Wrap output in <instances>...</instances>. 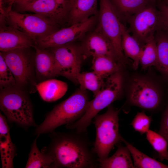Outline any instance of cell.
I'll use <instances>...</instances> for the list:
<instances>
[{
    "mask_svg": "<svg viewBox=\"0 0 168 168\" xmlns=\"http://www.w3.org/2000/svg\"><path fill=\"white\" fill-rule=\"evenodd\" d=\"M49 134L50 142L41 151L52 159L53 168H98V158L87 132L71 129Z\"/></svg>",
    "mask_w": 168,
    "mask_h": 168,
    "instance_id": "cell-1",
    "label": "cell"
},
{
    "mask_svg": "<svg viewBox=\"0 0 168 168\" xmlns=\"http://www.w3.org/2000/svg\"><path fill=\"white\" fill-rule=\"evenodd\" d=\"M124 92L126 101L123 108L135 106L154 113L162 106L168 88L161 77L135 73L125 78Z\"/></svg>",
    "mask_w": 168,
    "mask_h": 168,
    "instance_id": "cell-2",
    "label": "cell"
},
{
    "mask_svg": "<svg viewBox=\"0 0 168 168\" xmlns=\"http://www.w3.org/2000/svg\"><path fill=\"white\" fill-rule=\"evenodd\" d=\"M90 100L86 91L79 88L70 96L55 105L36 127V136L51 133L58 127L72 123L85 113Z\"/></svg>",
    "mask_w": 168,
    "mask_h": 168,
    "instance_id": "cell-3",
    "label": "cell"
},
{
    "mask_svg": "<svg viewBox=\"0 0 168 168\" xmlns=\"http://www.w3.org/2000/svg\"><path fill=\"white\" fill-rule=\"evenodd\" d=\"M125 80L123 71L114 73L105 79L101 89L90 101L84 114L78 120L66 125V128L87 132V128L98 113L122 98L124 92Z\"/></svg>",
    "mask_w": 168,
    "mask_h": 168,
    "instance_id": "cell-4",
    "label": "cell"
},
{
    "mask_svg": "<svg viewBox=\"0 0 168 168\" xmlns=\"http://www.w3.org/2000/svg\"><path fill=\"white\" fill-rule=\"evenodd\" d=\"M28 94L16 87L1 89L0 92V110L7 121L25 129L38 126Z\"/></svg>",
    "mask_w": 168,
    "mask_h": 168,
    "instance_id": "cell-5",
    "label": "cell"
},
{
    "mask_svg": "<svg viewBox=\"0 0 168 168\" xmlns=\"http://www.w3.org/2000/svg\"><path fill=\"white\" fill-rule=\"evenodd\" d=\"M119 111L111 105L105 113L97 114L93 119L96 133L93 149L98 160L108 157L114 146L123 142V138L119 131Z\"/></svg>",
    "mask_w": 168,
    "mask_h": 168,
    "instance_id": "cell-6",
    "label": "cell"
},
{
    "mask_svg": "<svg viewBox=\"0 0 168 168\" xmlns=\"http://www.w3.org/2000/svg\"><path fill=\"white\" fill-rule=\"evenodd\" d=\"M28 49L0 52V54L14 76L16 87L30 94L37 91V83L34 61L27 51Z\"/></svg>",
    "mask_w": 168,
    "mask_h": 168,
    "instance_id": "cell-7",
    "label": "cell"
},
{
    "mask_svg": "<svg viewBox=\"0 0 168 168\" xmlns=\"http://www.w3.org/2000/svg\"><path fill=\"white\" fill-rule=\"evenodd\" d=\"M1 19L9 25L25 34L34 42L59 29V25L39 14L21 13L12 9Z\"/></svg>",
    "mask_w": 168,
    "mask_h": 168,
    "instance_id": "cell-8",
    "label": "cell"
},
{
    "mask_svg": "<svg viewBox=\"0 0 168 168\" xmlns=\"http://www.w3.org/2000/svg\"><path fill=\"white\" fill-rule=\"evenodd\" d=\"M97 26L111 43L118 61L124 68L127 64L121 46V21L110 0H99Z\"/></svg>",
    "mask_w": 168,
    "mask_h": 168,
    "instance_id": "cell-9",
    "label": "cell"
},
{
    "mask_svg": "<svg viewBox=\"0 0 168 168\" xmlns=\"http://www.w3.org/2000/svg\"><path fill=\"white\" fill-rule=\"evenodd\" d=\"M49 49L54 55L57 76H63L78 84L77 77L84 60L80 45L74 42Z\"/></svg>",
    "mask_w": 168,
    "mask_h": 168,
    "instance_id": "cell-10",
    "label": "cell"
},
{
    "mask_svg": "<svg viewBox=\"0 0 168 168\" xmlns=\"http://www.w3.org/2000/svg\"><path fill=\"white\" fill-rule=\"evenodd\" d=\"M97 16H92L84 21L59 29L36 40L34 46L50 49L74 42L83 38L91 30L97 21Z\"/></svg>",
    "mask_w": 168,
    "mask_h": 168,
    "instance_id": "cell-11",
    "label": "cell"
},
{
    "mask_svg": "<svg viewBox=\"0 0 168 168\" xmlns=\"http://www.w3.org/2000/svg\"><path fill=\"white\" fill-rule=\"evenodd\" d=\"M127 21L132 35L143 47L161 28L159 11L152 6L147 5Z\"/></svg>",
    "mask_w": 168,
    "mask_h": 168,
    "instance_id": "cell-12",
    "label": "cell"
},
{
    "mask_svg": "<svg viewBox=\"0 0 168 168\" xmlns=\"http://www.w3.org/2000/svg\"><path fill=\"white\" fill-rule=\"evenodd\" d=\"M70 0H37L16 5L20 11L42 15L59 25L67 22Z\"/></svg>",
    "mask_w": 168,
    "mask_h": 168,
    "instance_id": "cell-13",
    "label": "cell"
},
{
    "mask_svg": "<svg viewBox=\"0 0 168 168\" xmlns=\"http://www.w3.org/2000/svg\"><path fill=\"white\" fill-rule=\"evenodd\" d=\"M87 34L80 44L84 59L91 57L105 56L120 64L111 43L98 26Z\"/></svg>",
    "mask_w": 168,
    "mask_h": 168,
    "instance_id": "cell-14",
    "label": "cell"
},
{
    "mask_svg": "<svg viewBox=\"0 0 168 168\" xmlns=\"http://www.w3.org/2000/svg\"><path fill=\"white\" fill-rule=\"evenodd\" d=\"M34 45V40L22 32L9 25L1 26L0 52L28 49Z\"/></svg>",
    "mask_w": 168,
    "mask_h": 168,
    "instance_id": "cell-15",
    "label": "cell"
},
{
    "mask_svg": "<svg viewBox=\"0 0 168 168\" xmlns=\"http://www.w3.org/2000/svg\"><path fill=\"white\" fill-rule=\"evenodd\" d=\"M7 121L5 116L0 113V153L2 166V168H12L17 149L12 141Z\"/></svg>",
    "mask_w": 168,
    "mask_h": 168,
    "instance_id": "cell-16",
    "label": "cell"
},
{
    "mask_svg": "<svg viewBox=\"0 0 168 168\" xmlns=\"http://www.w3.org/2000/svg\"><path fill=\"white\" fill-rule=\"evenodd\" d=\"M33 47L35 50L34 63L36 80L41 82L57 77L54 58L51 50Z\"/></svg>",
    "mask_w": 168,
    "mask_h": 168,
    "instance_id": "cell-17",
    "label": "cell"
},
{
    "mask_svg": "<svg viewBox=\"0 0 168 168\" xmlns=\"http://www.w3.org/2000/svg\"><path fill=\"white\" fill-rule=\"evenodd\" d=\"M98 0H70L68 26L79 23L98 16Z\"/></svg>",
    "mask_w": 168,
    "mask_h": 168,
    "instance_id": "cell-18",
    "label": "cell"
},
{
    "mask_svg": "<svg viewBox=\"0 0 168 168\" xmlns=\"http://www.w3.org/2000/svg\"><path fill=\"white\" fill-rule=\"evenodd\" d=\"M37 91L41 98L47 102H52L62 98L68 89L67 83L63 81L51 78L37 83Z\"/></svg>",
    "mask_w": 168,
    "mask_h": 168,
    "instance_id": "cell-19",
    "label": "cell"
},
{
    "mask_svg": "<svg viewBox=\"0 0 168 168\" xmlns=\"http://www.w3.org/2000/svg\"><path fill=\"white\" fill-rule=\"evenodd\" d=\"M158 52V60L155 67L168 88V34L160 29L155 35Z\"/></svg>",
    "mask_w": 168,
    "mask_h": 168,
    "instance_id": "cell-20",
    "label": "cell"
},
{
    "mask_svg": "<svg viewBox=\"0 0 168 168\" xmlns=\"http://www.w3.org/2000/svg\"><path fill=\"white\" fill-rule=\"evenodd\" d=\"M121 46L124 54L127 58L133 61V67L137 69L140 64V59L143 47L129 33L124 25L121 22Z\"/></svg>",
    "mask_w": 168,
    "mask_h": 168,
    "instance_id": "cell-21",
    "label": "cell"
},
{
    "mask_svg": "<svg viewBox=\"0 0 168 168\" xmlns=\"http://www.w3.org/2000/svg\"><path fill=\"white\" fill-rule=\"evenodd\" d=\"M115 153L111 156L102 160H98V168H134L131 154L128 148L119 143Z\"/></svg>",
    "mask_w": 168,
    "mask_h": 168,
    "instance_id": "cell-22",
    "label": "cell"
},
{
    "mask_svg": "<svg viewBox=\"0 0 168 168\" xmlns=\"http://www.w3.org/2000/svg\"><path fill=\"white\" fill-rule=\"evenodd\" d=\"M119 19H128L148 5L151 0H110Z\"/></svg>",
    "mask_w": 168,
    "mask_h": 168,
    "instance_id": "cell-23",
    "label": "cell"
},
{
    "mask_svg": "<svg viewBox=\"0 0 168 168\" xmlns=\"http://www.w3.org/2000/svg\"><path fill=\"white\" fill-rule=\"evenodd\" d=\"M123 68L117 62L105 56L92 58L93 71L105 79L112 74L123 71Z\"/></svg>",
    "mask_w": 168,
    "mask_h": 168,
    "instance_id": "cell-24",
    "label": "cell"
},
{
    "mask_svg": "<svg viewBox=\"0 0 168 168\" xmlns=\"http://www.w3.org/2000/svg\"><path fill=\"white\" fill-rule=\"evenodd\" d=\"M36 138L32 143L28 154L26 168H53V161L48 154L39 149Z\"/></svg>",
    "mask_w": 168,
    "mask_h": 168,
    "instance_id": "cell-25",
    "label": "cell"
},
{
    "mask_svg": "<svg viewBox=\"0 0 168 168\" xmlns=\"http://www.w3.org/2000/svg\"><path fill=\"white\" fill-rule=\"evenodd\" d=\"M122 142L125 144L130 152L133 161L134 168H168V165L147 156L128 143L124 138Z\"/></svg>",
    "mask_w": 168,
    "mask_h": 168,
    "instance_id": "cell-26",
    "label": "cell"
},
{
    "mask_svg": "<svg viewBox=\"0 0 168 168\" xmlns=\"http://www.w3.org/2000/svg\"><path fill=\"white\" fill-rule=\"evenodd\" d=\"M105 80L93 71L80 72L78 76L77 80L80 88L91 91L95 96L103 87Z\"/></svg>",
    "mask_w": 168,
    "mask_h": 168,
    "instance_id": "cell-27",
    "label": "cell"
},
{
    "mask_svg": "<svg viewBox=\"0 0 168 168\" xmlns=\"http://www.w3.org/2000/svg\"><path fill=\"white\" fill-rule=\"evenodd\" d=\"M158 60V52L154 37L148 40L144 45L140 59V64L143 70L152 66L155 67Z\"/></svg>",
    "mask_w": 168,
    "mask_h": 168,
    "instance_id": "cell-28",
    "label": "cell"
},
{
    "mask_svg": "<svg viewBox=\"0 0 168 168\" xmlns=\"http://www.w3.org/2000/svg\"><path fill=\"white\" fill-rule=\"evenodd\" d=\"M146 139L154 149L157 152L161 161L168 160V142L159 133L149 130L146 133Z\"/></svg>",
    "mask_w": 168,
    "mask_h": 168,
    "instance_id": "cell-29",
    "label": "cell"
},
{
    "mask_svg": "<svg viewBox=\"0 0 168 168\" xmlns=\"http://www.w3.org/2000/svg\"><path fill=\"white\" fill-rule=\"evenodd\" d=\"M14 87L16 86L14 76L2 55L0 54V89Z\"/></svg>",
    "mask_w": 168,
    "mask_h": 168,
    "instance_id": "cell-30",
    "label": "cell"
},
{
    "mask_svg": "<svg viewBox=\"0 0 168 168\" xmlns=\"http://www.w3.org/2000/svg\"><path fill=\"white\" fill-rule=\"evenodd\" d=\"M152 121V116L147 115L144 111H142L137 113L130 124L135 131L142 135L150 130Z\"/></svg>",
    "mask_w": 168,
    "mask_h": 168,
    "instance_id": "cell-31",
    "label": "cell"
},
{
    "mask_svg": "<svg viewBox=\"0 0 168 168\" xmlns=\"http://www.w3.org/2000/svg\"><path fill=\"white\" fill-rule=\"evenodd\" d=\"M158 133L162 136L168 142V102L162 114Z\"/></svg>",
    "mask_w": 168,
    "mask_h": 168,
    "instance_id": "cell-32",
    "label": "cell"
},
{
    "mask_svg": "<svg viewBox=\"0 0 168 168\" xmlns=\"http://www.w3.org/2000/svg\"><path fill=\"white\" fill-rule=\"evenodd\" d=\"M159 12L161 21L160 29L168 32V2L161 4Z\"/></svg>",
    "mask_w": 168,
    "mask_h": 168,
    "instance_id": "cell-33",
    "label": "cell"
},
{
    "mask_svg": "<svg viewBox=\"0 0 168 168\" xmlns=\"http://www.w3.org/2000/svg\"><path fill=\"white\" fill-rule=\"evenodd\" d=\"M37 0H16L14 3L15 5H18L32 2Z\"/></svg>",
    "mask_w": 168,
    "mask_h": 168,
    "instance_id": "cell-34",
    "label": "cell"
},
{
    "mask_svg": "<svg viewBox=\"0 0 168 168\" xmlns=\"http://www.w3.org/2000/svg\"><path fill=\"white\" fill-rule=\"evenodd\" d=\"M16 0H8L7 2L8 3V6L7 8L5 10L6 13H7L10 10H11L13 4H14V3Z\"/></svg>",
    "mask_w": 168,
    "mask_h": 168,
    "instance_id": "cell-35",
    "label": "cell"
},
{
    "mask_svg": "<svg viewBox=\"0 0 168 168\" xmlns=\"http://www.w3.org/2000/svg\"><path fill=\"white\" fill-rule=\"evenodd\" d=\"M4 0H0V5H1L3 4V1Z\"/></svg>",
    "mask_w": 168,
    "mask_h": 168,
    "instance_id": "cell-36",
    "label": "cell"
},
{
    "mask_svg": "<svg viewBox=\"0 0 168 168\" xmlns=\"http://www.w3.org/2000/svg\"><path fill=\"white\" fill-rule=\"evenodd\" d=\"M164 31H165V30H164ZM165 31L168 34V32L166 31Z\"/></svg>",
    "mask_w": 168,
    "mask_h": 168,
    "instance_id": "cell-37",
    "label": "cell"
}]
</instances>
